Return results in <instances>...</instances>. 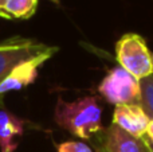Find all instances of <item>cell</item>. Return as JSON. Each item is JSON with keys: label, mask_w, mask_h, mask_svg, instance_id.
Masks as SVG:
<instances>
[{"label": "cell", "mask_w": 153, "mask_h": 152, "mask_svg": "<svg viewBox=\"0 0 153 152\" xmlns=\"http://www.w3.org/2000/svg\"><path fill=\"white\" fill-rule=\"evenodd\" d=\"M5 1L7 0H0V18L7 19V15H5Z\"/></svg>", "instance_id": "13"}, {"label": "cell", "mask_w": 153, "mask_h": 152, "mask_svg": "<svg viewBox=\"0 0 153 152\" xmlns=\"http://www.w3.org/2000/svg\"><path fill=\"white\" fill-rule=\"evenodd\" d=\"M98 92L109 104H140L138 80L121 66L109 70L98 85Z\"/></svg>", "instance_id": "3"}, {"label": "cell", "mask_w": 153, "mask_h": 152, "mask_svg": "<svg viewBox=\"0 0 153 152\" xmlns=\"http://www.w3.org/2000/svg\"><path fill=\"white\" fill-rule=\"evenodd\" d=\"M56 51H58V47L50 46L46 51H43V53H40V54H36V55L20 62L18 66L13 67L10 74L0 83V100H1L3 96H4L5 93H8V92L19 90V89H23V88H26V86L34 83L38 77V70H39V67L42 66L46 61H48Z\"/></svg>", "instance_id": "5"}, {"label": "cell", "mask_w": 153, "mask_h": 152, "mask_svg": "<svg viewBox=\"0 0 153 152\" xmlns=\"http://www.w3.org/2000/svg\"><path fill=\"white\" fill-rule=\"evenodd\" d=\"M54 120L61 128L85 140L94 137L103 129L102 107L91 96L73 102H67L59 97L54 110Z\"/></svg>", "instance_id": "1"}, {"label": "cell", "mask_w": 153, "mask_h": 152, "mask_svg": "<svg viewBox=\"0 0 153 152\" xmlns=\"http://www.w3.org/2000/svg\"><path fill=\"white\" fill-rule=\"evenodd\" d=\"M94 150H95V151H97V152H102V151H101V150H98V148H94Z\"/></svg>", "instance_id": "16"}, {"label": "cell", "mask_w": 153, "mask_h": 152, "mask_svg": "<svg viewBox=\"0 0 153 152\" xmlns=\"http://www.w3.org/2000/svg\"><path fill=\"white\" fill-rule=\"evenodd\" d=\"M116 58L122 69L137 80L153 74V59L146 42L141 35L129 32L116 43Z\"/></svg>", "instance_id": "2"}, {"label": "cell", "mask_w": 153, "mask_h": 152, "mask_svg": "<svg viewBox=\"0 0 153 152\" xmlns=\"http://www.w3.org/2000/svg\"><path fill=\"white\" fill-rule=\"evenodd\" d=\"M145 136L148 137L151 142H153V118H151V121H149V124H148V128H146Z\"/></svg>", "instance_id": "12"}, {"label": "cell", "mask_w": 153, "mask_h": 152, "mask_svg": "<svg viewBox=\"0 0 153 152\" xmlns=\"http://www.w3.org/2000/svg\"><path fill=\"white\" fill-rule=\"evenodd\" d=\"M38 0H7L5 15L7 19H30L35 13Z\"/></svg>", "instance_id": "9"}, {"label": "cell", "mask_w": 153, "mask_h": 152, "mask_svg": "<svg viewBox=\"0 0 153 152\" xmlns=\"http://www.w3.org/2000/svg\"><path fill=\"white\" fill-rule=\"evenodd\" d=\"M48 47L45 43L20 37L0 42V83L20 62L43 53Z\"/></svg>", "instance_id": "4"}, {"label": "cell", "mask_w": 153, "mask_h": 152, "mask_svg": "<svg viewBox=\"0 0 153 152\" xmlns=\"http://www.w3.org/2000/svg\"><path fill=\"white\" fill-rule=\"evenodd\" d=\"M93 139V147L102 152H149L144 139L130 136L111 123Z\"/></svg>", "instance_id": "6"}, {"label": "cell", "mask_w": 153, "mask_h": 152, "mask_svg": "<svg viewBox=\"0 0 153 152\" xmlns=\"http://www.w3.org/2000/svg\"><path fill=\"white\" fill-rule=\"evenodd\" d=\"M152 59H153V54H152Z\"/></svg>", "instance_id": "17"}, {"label": "cell", "mask_w": 153, "mask_h": 152, "mask_svg": "<svg viewBox=\"0 0 153 152\" xmlns=\"http://www.w3.org/2000/svg\"><path fill=\"white\" fill-rule=\"evenodd\" d=\"M50 1L55 3V4H59V3H61V0H50Z\"/></svg>", "instance_id": "15"}, {"label": "cell", "mask_w": 153, "mask_h": 152, "mask_svg": "<svg viewBox=\"0 0 153 152\" xmlns=\"http://www.w3.org/2000/svg\"><path fill=\"white\" fill-rule=\"evenodd\" d=\"M143 139H144V142H145L146 147H148V151H149V152H153V142H151V140H149L146 136H144Z\"/></svg>", "instance_id": "14"}, {"label": "cell", "mask_w": 153, "mask_h": 152, "mask_svg": "<svg viewBox=\"0 0 153 152\" xmlns=\"http://www.w3.org/2000/svg\"><path fill=\"white\" fill-rule=\"evenodd\" d=\"M56 152H93V150L87 144L75 140H69L58 144Z\"/></svg>", "instance_id": "11"}, {"label": "cell", "mask_w": 153, "mask_h": 152, "mask_svg": "<svg viewBox=\"0 0 153 152\" xmlns=\"http://www.w3.org/2000/svg\"><path fill=\"white\" fill-rule=\"evenodd\" d=\"M140 83V105L149 118H153V74L138 80Z\"/></svg>", "instance_id": "10"}, {"label": "cell", "mask_w": 153, "mask_h": 152, "mask_svg": "<svg viewBox=\"0 0 153 152\" xmlns=\"http://www.w3.org/2000/svg\"><path fill=\"white\" fill-rule=\"evenodd\" d=\"M24 132V120L13 113L0 109V151L15 152L18 148V137Z\"/></svg>", "instance_id": "8"}, {"label": "cell", "mask_w": 153, "mask_h": 152, "mask_svg": "<svg viewBox=\"0 0 153 152\" xmlns=\"http://www.w3.org/2000/svg\"><path fill=\"white\" fill-rule=\"evenodd\" d=\"M151 118L146 116L140 104L116 105L113 112V124L129 133L130 136L141 139L145 136Z\"/></svg>", "instance_id": "7"}]
</instances>
